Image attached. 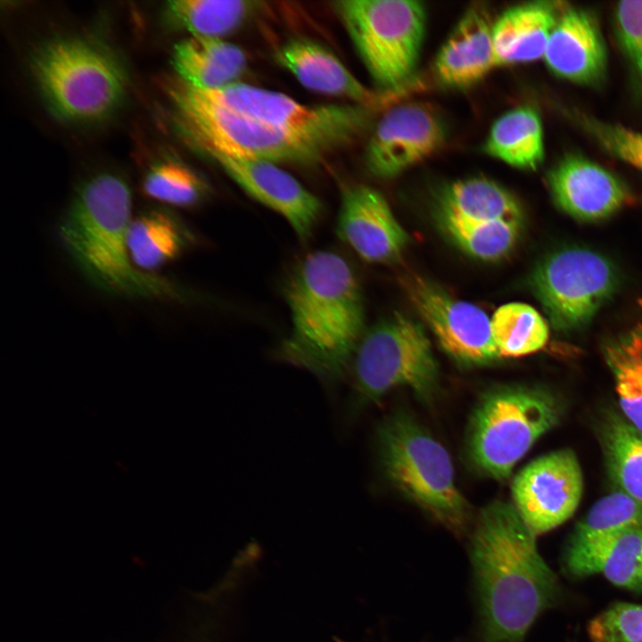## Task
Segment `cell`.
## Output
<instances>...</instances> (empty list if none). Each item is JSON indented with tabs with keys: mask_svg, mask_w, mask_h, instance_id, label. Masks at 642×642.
<instances>
[{
	"mask_svg": "<svg viewBox=\"0 0 642 642\" xmlns=\"http://www.w3.org/2000/svg\"><path fill=\"white\" fill-rule=\"evenodd\" d=\"M535 538L514 505L495 501L480 514L471 557L485 642H522L557 597V580Z\"/></svg>",
	"mask_w": 642,
	"mask_h": 642,
	"instance_id": "cell-1",
	"label": "cell"
},
{
	"mask_svg": "<svg viewBox=\"0 0 642 642\" xmlns=\"http://www.w3.org/2000/svg\"><path fill=\"white\" fill-rule=\"evenodd\" d=\"M284 294L292 327L278 357L334 386L364 335V302L352 268L334 252H311L288 279Z\"/></svg>",
	"mask_w": 642,
	"mask_h": 642,
	"instance_id": "cell-2",
	"label": "cell"
},
{
	"mask_svg": "<svg viewBox=\"0 0 642 642\" xmlns=\"http://www.w3.org/2000/svg\"><path fill=\"white\" fill-rule=\"evenodd\" d=\"M131 193L111 173L93 176L80 185L65 211L59 235L74 263L97 288L119 296L177 300L172 282L137 268L129 255Z\"/></svg>",
	"mask_w": 642,
	"mask_h": 642,
	"instance_id": "cell-3",
	"label": "cell"
},
{
	"mask_svg": "<svg viewBox=\"0 0 642 642\" xmlns=\"http://www.w3.org/2000/svg\"><path fill=\"white\" fill-rule=\"evenodd\" d=\"M168 94L185 135L208 154L310 163L336 148L325 140L276 128L225 109L179 79L169 86Z\"/></svg>",
	"mask_w": 642,
	"mask_h": 642,
	"instance_id": "cell-4",
	"label": "cell"
},
{
	"mask_svg": "<svg viewBox=\"0 0 642 642\" xmlns=\"http://www.w3.org/2000/svg\"><path fill=\"white\" fill-rule=\"evenodd\" d=\"M31 69L48 106L69 120L107 117L126 90L119 62L99 45L82 38L62 37L44 44L33 55Z\"/></svg>",
	"mask_w": 642,
	"mask_h": 642,
	"instance_id": "cell-5",
	"label": "cell"
},
{
	"mask_svg": "<svg viewBox=\"0 0 642 642\" xmlns=\"http://www.w3.org/2000/svg\"><path fill=\"white\" fill-rule=\"evenodd\" d=\"M378 449L383 470L399 490L449 531H464L470 506L438 440L412 419L397 416L380 427Z\"/></svg>",
	"mask_w": 642,
	"mask_h": 642,
	"instance_id": "cell-6",
	"label": "cell"
},
{
	"mask_svg": "<svg viewBox=\"0 0 642 642\" xmlns=\"http://www.w3.org/2000/svg\"><path fill=\"white\" fill-rule=\"evenodd\" d=\"M336 9L375 84L383 93L405 92L415 78L425 34L423 3L345 0Z\"/></svg>",
	"mask_w": 642,
	"mask_h": 642,
	"instance_id": "cell-7",
	"label": "cell"
},
{
	"mask_svg": "<svg viewBox=\"0 0 642 642\" xmlns=\"http://www.w3.org/2000/svg\"><path fill=\"white\" fill-rule=\"evenodd\" d=\"M548 392L533 387L495 390L479 402L470 422L467 453L484 474L503 481L532 445L559 420Z\"/></svg>",
	"mask_w": 642,
	"mask_h": 642,
	"instance_id": "cell-8",
	"label": "cell"
},
{
	"mask_svg": "<svg viewBox=\"0 0 642 642\" xmlns=\"http://www.w3.org/2000/svg\"><path fill=\"white\" fill-rule=\"evenodd\" d=\"M354 395L373 402L397 387L423 400L438 387L439 367L423 325L401 313L378 322L360 340L353 357Z\"/></svg>",
	"mask_w": 642,
	"mask_h": 642,
	"instance_id": "cell-9",
	"label": "cell"
},
{
	"mask_svg": "<svg viewBox=\"0 0 642 642\" xmlns=\"http://www.w3.org/2000/svg\"><path fill=\"white\" fill-rule=\"evenodd\" d=\"M617 284L612 264L583 248L547 257L531 276L533 292L551 325L560 332L585 326L613 295Z\"/></svg>",
	"mask_w": 642,
	"mask_h": 642,
	"instance_id": "cell-10",
	"label": "cell"
},
{
	"mask_svg": "<svg viewBox=\"0 0 642 642\" xmlns=\"http://www.w3.org/2000/svg\"><path fill=\"white\" fill-rule=\"evenodd\" d=\"M197 90L231 111L276 128L325 140L336 148L356 139L370 120V108L364 105L309 106L284 94L243 83Z\"/></svg>",
	"mask_w": 642,
	"mask_h": 642,
	"instance_id": "cell-11",
	"label": "cell"
},
{
	"mask_svg": "<svg viewBox=\"0 0 642 642\" xmlns=\"http://www.w3.org/2000/svg\"><path fill=\"white\" fill-rule=\"evenodd\" d=\"M403 291L441 349L467 366L491 363L500 355L491 320L478 306L457 299L435 282L416 273L399 278Z\"/></svg>",
	"mask_w": 642,
	"mask_h": 642,
	"instance_id": "cell-12",
	"label": "cell"
},
{
	"mask_svg": "<svg viewBox=\"0 0 642 642\" xmlns=\"http://www.w3.org/2000/svg\"><path fill=\"white\" fill-rule=\"evenodd\" d=\"M583 491V476L573 451L561 449L524 466L512 484L514 506L535 535L546 533L571 518Z\"/></svg>",
	"mask_w": 642,
	"mask_h": 642,
	"instance_id": "cell-13",
	"label": "cell"
},
{
	"mask_svg": "<svg viewBox=\"0 0 642 642\" xmlns=\"http://www.w3.org/2000/svg\"><path fill=\"white\" fill-rule=\"evenodd\" d=\"M446 137L445 124L435 109L424 103H400L376 123L366 162L374 175L391 178L434 154Z\"/></svg>",
	"mask_w": 642,
	"mask_h": 642,
	"instance_id": "cell-14",
	"label": "cell"
},
{
	"mask_svg": "<svg viewBox=\"0 0 642 642\" xmlns=\"http://www.w3.org/2000/svg\"><path fill=\"white\" fill-rule=\"evenodd\" d=\"M222 169L250 196L272 209L307 240L317 224L322 204L293 176L276 163L210 153Z\"/></svg>",
	"mask_w": 642,
	"mask_h": 642,
	"instance_id": "cell-15",
	"label": "cell"
},
{
	"mask_svg": "<svg viewBox=\"0 0 642 642\" xmlns=\"http://www.w3.org/2000/svg\"><path fill=\"white\" fill-rule=\"evenodd\" d=\"M337 234L363 259L387 263L398 259L408 243L382 193L367 185L343 191L337 219Z\"/></svg>",
	"mask_w": 642,
	"mask_h": 642,
	"instance_id": "cell-16",
	"label": "cell"
},
{
	"mask_svg": "<svg viewBox=\"0 0 642 642\" xmlns=\"http://www.w3.org/2000/svg\"><path fill=\"white\" fill-rule=\"evenodd\" d=\"M556 205L581 220H598L615 213L630 200L623 183L600 165L578 156L556 164L547 176Z\"/></svg>",
	"mask_w": 642,
	"mask_h": 642,
	"instance_id": "cell-17",
	"label": "cell"
},
{
	"mask_svg": "<svg viewBox=\"0 0 642 642\" xmlns=\"http://www.w3.org/2000/svg\"><path fill=\"white\" fill-rule=\"evenodd\" d=\"M556 76L579 84L599 81L607 52L597 21L589 12L564 7L550 34L543 56Z\"/></svg>",
	"mask_w": 642,
	"mask_h": 642,
	"instance_id": "cell-18",
	"label": "cell"
},
{
	"mask_svg": "<svg viewBox=\"0 0 642 642\" xmlns=\"http://www.w3.org/2000/svg\"><path fill=\"white\" fill-rule=\"evenodd\" d=\"M492 24L483 6H472L465 12L434 61L435 78L442 86L470 87L497 67Z\"/></svg>",
	"mask_w": 642,
	"mask_h": 642,
	"instance_id": "cell-19",
	"label": "cell"
},
{
	"mask_svg": "<svg viewBox=\"0 0 642 642\" xmlns=\"http://www.w3.org/2000/svg\"><path fill=\"white\" fill-rule=\"evenodd\" d=\"M276 57L302 86L320 94L349 98L369 108L386 103L394 95L368 89L333 53L309 39L285 43Z\"/></svg>",
	"mask_w": 642,
	"mask_h": 642,
	"instance_id": "cell-20",
	"label": "cell"
},
{
	"mask_svg": "<svg viewBox=\"0 0 642 642\" xmlns=\"http://www.w3.org/2000/svg\"><path fill=\"white\" fill-rule=\"evenodd\" d=\"M564 7L560 2L540 1L504 11L492 24L497 67L543 58L550 34Z\"/></svg>",
	"mask_w": 642,
	"mask_h": 642,
	"instance_id": "cell-21",
	"label": "cell"
},
{
	"mask_svg": "<svg viewBox=\"0 0 642 642\" xmlns=\"http://www.w3.org/2000/svg\"><path fill=\"white\" fill-rule=\"evenodd\" d=\"M435 214L440 226L523 221L518 200L504 186L485 177L462 179L445 186L436 200Z\"/></svg>",
	"mask_w": 642,
	"mask_h": 642,
	"instance_id": "cell-22",
	"label": "cell"
},
{
	"mask_svg": "<svg viewBox=\"0 0 642 642\" xmlns=\"http://www.w3.org/2000/svg\"><path fill=\"white\" fill-rule=\"evenodd\" d=\"M564 567L574 578L601 574L615 586L642 592V529L621 532L586 547L566 549Z\"/></svg>",
	"mask_w": 642,
	"mask_h": 642,
	"instance_id": "cell-23",
	"label": "cell"
},
{
	"mask_svg": "<svg viewBox=\"0 0 642 642\" xmlns=\"http://www.w3.org/2000/svg\"><path fill=\"white\" fill-rule=\"evenodd\" d=\"M173 66L185 84L201 90H215L244 72V53L237 45L217 37H191L173 50Z\"/></svg>",
	"mask_w": 642,
	"mask_h": 642,
	"instance_id": "cell-24",
	"label": "cell"
},
{
	"mask_svg": "<svg viewBox=\"0 0 642 642\" xmlns=\"http://www.w3.org/2000/svg\"><path fill=\"white\" fill-rule=\"evenodd\" d=\"M483 151L514 168L536 169L544 158L543 128L537 111L520 106L501 115L492 124Z\"/></svg>",
	"mask_w": 642,
	"mask_h": 642,
	"instance_id": "cell-25",
	"label": "cell"
},
{
	"mask_svg": "<svg viewBox=\"0 0 642 642\" xmlns=\"http://www.w3.org/2000/svg\"><path fill=\"white\" fill-rule=\"evenodd\" d=\"M182 223L165 210H150L132 218L128 246L134 265L146 273L177 259L188 243Z\"/></svg>",
	"mask_w": 642,
	"mask_h": 642,
	"instance_id": "cell-26",
	"label": "cell"
},
{
	"mask_svg": "<svg viewBox=\"0 0 642 642\" xmlns=\"http://www.w3.org/2000/svg\"><path fill=\"white\" fill-rule=\"evenodd\" d=\"M259 2L243 0H176L167 13L192 37H217L240 27L259 8Z\"/></svg>",
	"mask_w": 642,
	"mask_h": 642,
	"instance_id": "cell-27",
	"label": "cell"
},
{
	"mask_svg": "<svg viewBox=\"0 0 642 642\" xmlns=\"http://www.w3.org/2000/svg\"><path fill=\"white\" fill-rule=\"evenodd\" d=\"M608 472L621 490L642 502V433L617 415L602 430Z\"/></svg>",
	"mask_w": 642,
	"mask_h": 642,
	"instance_id": "cell-28",
	"label": "cell"
},
{
	"mask_svg": "<svg viewBox=\"0 0 642 642\" xmlns=\"http://www.w3.org/2000/svg\"><path fill=\"white\" fill-rule=\"evenodd\" d=\"M642 529V502L621 491L597 501L577 523L566 549L591 546L613 535Z\"/></svg>",
	"mask_w": 642,
	"mask_h": 642,
	"instance_id": "cell-29",
	"label": "cell"
},
{
	"mask_svg": "<svg viewBox=\"0 0 642 642\" xmlns=\"http://www.w3.org/2000/svg\"><path fill=\"white\" fill-rule=\"evenodd\" d=\"M491 330L500 358L536 352L547 344L549 336L544 317L522 302L498 307L491 318Z\"/></svg>",
	"mask_w": 642,
	"mask_h": 642,
	"instance_id": "cell-30",
	"label": "cell"
},
{
	"mask_svg": "<svg viewBox=\"0 0 642 642\" xmlns=\"http://www.w3.org/2000/svg\"><path fill=\"white\" fill-rule=\"evenodd\" d=\"M440 228L465 253L494 261L508 255L515 247L523 221L498 220L481 224H445Z\"/></svg>",
	"mask_w": 642,
	"mask_h": 642,
	"instance_id": "cell-31",
	"label": "cell"
},
{
	"mask_svg": "<svg viewBox=\"0 0 642 642\" xmlns=\"http://www.w3.org/2000/svg\"><path fill=\"white\" fill-rule=\"evenodd\" d=\"M146 195L159 202L179 207L196 204L204 195L202 179L185 164L165 160L153 166L143 182Z\"/></svg>",
	"mask_w": 642,
	"mask_h": 642,
	"instance_id": "cell-32",
	"label": "cell"
},
{
	"mask_svg": "<svg viewBox=\"0 0 642 642\" xmlns=\"http://www.w3.org/2000/svg\"><path fill=\"white\" fill-rule=\"evenodd\" d=\"M591 642H642V605L619 602L588 625Z\"/></svg>",
	"mask_w": 642,
	"mask_h": 642,
	"instance_id": "cell-33",
	"label": "cell"
},
{
	"mask_svg": "<svg viewBox=\"0 0 642 642\" xmlns=\"http://www.w3.org/2000/svg\"><path fill=\"white\" fill-rule=\"evenodd\" d=\"M597 141L611 154L642 172V133L592 119L583 120Z\"/></svg>",
	"mask_w": 642,
	"mask_h": 642,
	"instance_id": "cell-34",
	"label": "cell"
},
{
	"mask_svg": "<svg viewBox=\"0 0 642 642\" xmlns=\"http://www.w3.org/2000/svg\"><path fill=\"white\" fill-rule=\"evenodd\" d=\"M615 23L621 47L642 80V1L620 2Z\"/></svg>",
	"mask_w": 642,
	"mask_h": 642,
	"instance_id": "cell-35",
	"label": "cell"
},
{
	"mask_svg": "<svg viewBox=\"0 0 642 642\" xmlns=\"http://www.w3.org/2000/svg\"><path fill=\"white\" fill-rule=\"evenodd\" d=\"M605 358L626 367L642 389V328L607 345Z\"/></svg>",
	"mask_w": 642,
	"mask_h": 642,
	"instance_id": "cell-36",
	"label": "cell"
}]
</instances>
